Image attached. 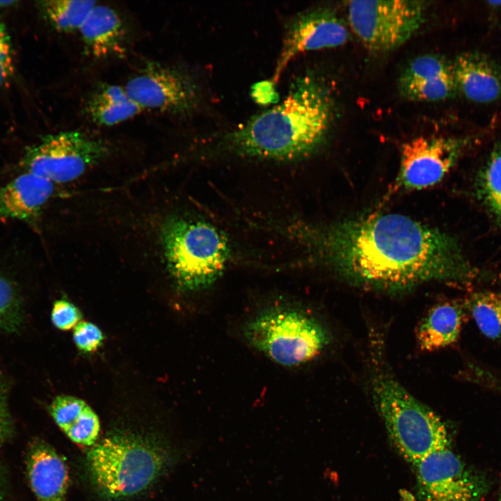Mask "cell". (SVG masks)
I'll list each match as a JSON object with an SVG mask.
<instances>
[{
  "mask_svg": "<svg viewBox=\"0 0 501 501\" xmlns=\"http://www.w3.org/2000/svg\"><path fill=\"white\" fill-rule=\"evenodd\" d=\"M13 70L10 36L5 26L0 24V87L10 77Z\"/></svg>",
  "mask_w": 501,
  "mask_h": 501,
  "instance_id": "obj_27",
  "label": "cell"
},
{
  "mask_svg": "<svg viewBox=\"0 0 501 501\" xmlns=\"http://www.w3.org/2000/svg\"><path fill=\"white\" fill-rule=\"evenodd\" d=\"M161 239L168 269L184 292H198L214 285L230 257L225 236L205 221L173 216L162 225Z\"/></svg>",
  "mask_w": 501,
  "mask_h": 501,
  "instance_id": "obj_5",
  "label": "cell"
},
{
  "mask_svg": "<svg viewBox=\"0 0 501 501\" xmlns=\"http://www.w3.org/2000/svg\"><path fill=\"white\" fill-rule=\"evenodd\" d=\"M422 1H351L347 18L352 31L370 51L393 50L409 40L424 20Z\"/></svg>",
  "mask_w": 501,
  "mask_h": 501,
  "instance_id": "obj_7",
  "label": "cell"
},
{
  "mask_svg": "<svg viewBox=\"0 0 501 501\" xmlns=\"http://www.w3.org/2000/svg\"><path fill=\"white\" fill-rule=\"evenodd\" d=\"M166 452L133 435H113L96 443L86 455L92 481L106 497L122 499L152 484L167 463Z\"/></svg>",
  "mask_w": 501,
  "mask_h": 501,
  "instance_id": "obj_6",
  "label": "cell"
},
{
  "mask_svg": "<svg viewBox=\"0 0 501 501\" xmlns=\"http://www.w3.org/2000/svg\"><path fill=\"white\" fill-rule=\"evenodd\" d=\"M477 191L486 209L501 224V143L495 145L479 174Z\"/></svg>",
  "mask_w": 501,
  "mask_h": 501,
  "instance_id": "obj_22",
  "label": "cell"
},
{
  "mask_svg": "<svg viewBox=\"0 0 501 501\" xmlns=\"http://www.w3.org/2000/svg\"><path fill=\"white\" fill-rule=\"evenodd\" d=\"M349 39L347 26L328 8L303 12L288 24L272 82L276 84L289 62L299 53L335 47Z\"/></svg>",
  "mask_w": 501,
  "mask_h": 501,
  "instance_id": "obj_12",
  "label": "cell"
},
{
  "mask_svg": "<svg viewBox=\"0 0 501 501\" xmlns=\"http://www.w3.org/2000/svg\"><path fill=\"white\" fill-rule=\"evenodd\" d=\"M456 85L468 100L486 103L501 95V74L488 58L477 54L458 56L452 65Z\"/></svg>",
  "mask_w": 501,
  "mask_h": 501,
  "instance_id": "obj_14",
  "label": "cell"
},
{
  "mask_svg": "<svg viewBox=\"0 0 501 501\" xmlns=\"http://www.w3.org/2000/svg\"><path fill=\"white\" fill-rule=\"evenodd\" d=\"M8 385L6 380L0 374V446L11 434L12 420L8 404Z\"/></svg>",
  "mask_w": 501,
  "mask_h": 501,
  "instance_id": "obj_28",
  "label": "cell"
},
{
  "mask_svg": "<svg viewBox=\"0 0 501 501\" xmlns=\"http://www.w3.org/2000/svg\"><path fill=\"white\" fill-rule=\"evenodd\" d=\"M15 3L14 1H0V6H8Z\"/></svg>",
  "mask_w": 501,
  "mask_h": 501,
  "instance_id": "obj_32",
  "label": "cell"
},
{
  "mask_svg": "<svg viewBox=\"0 0 501 501\" xmlns=\"http://www.w3.org/2000/svg\"><path fill=\"white\" fill-rule=\"evenodd\" d=\"M81 317L78 308L70 302L63 299L54 302L51 317L57 328L69 330L78 324Z\"/></svg>",
  "mask_w": 501,
  "mask_h": 501,
  "instance_id": "obj_25",
  "label": "cell"
},
{
  "mask_svg": "<svg viewBox=\"0 0 501 501\" xmlns=\"http://www.w3.org/2000/svg\"><path fill=\"white\" fill-rule=\"evenodd\" d=\"M241 334L251 348L287 367L313 360L331 340L328 331L316 317L284 303L257 310L244 322Z\"/></svg>",
  "mask_w": 501,
  "mask_h": 501,
  "instance_id": "obj_4",
  "label": "cell"
},
{
  "mask_svg": "<svg viewBox=\"0 0 501 501\" xmlns=\"http://www.w3.org/2000/svg\"><path fill=\"white\" fill-rule=\"evenodd\" d=\"M464 143L447 137L420 136L401 148L395 189H422L440 182L459 159Z\"/></svg>",
  "mask_w": 501,
  "mask_h": 501,
  "instance_id": "obj_11",
  "label": "cell"
},
{
  "mask_svg": "<svg viewBox=\"0 0 501 501\" xmlns=\"http://www.w3.org/2000/svg\"><path fill=\"white\" fill-rule=\"evenodd\" d=\"M299 234L321 262L374 289L397 292L475 275L454 239L401 214H372L305 227Z\"/></svg>",
  "mask_w": 501,
  "mask_h": 501,
  "instance_id": "obj_1",
  "label": "cell"
},
{
  "mask_svg": "<svg viewBox=\"0 0 501 501\" xmlns=\"http://www.w3.org/2000/svg\"><path fill=\"white\" fill-rule=\"evenodd\" d=\"M87 53L103 58L122 51L123 24L118 13L111 7L93 6L78 31Z\"/></svg>",
  "mask_w": 501,
  "mask_h": 501,
  "instance_id": "obj_16",
  "label": "cell"
},
{
  "mask_svg": "<svg viewBox=\"0 0 501 501\" xmlns=\"http://www.w3.org/2000/svg\"><path fill=\"white\" fill-rule=\"evenodd\" d=\"M124 87L142 111L185 113L198 100L196 85L188 75L155 63H148Z\"/></svg>",
  "mask_w": 501,
  "mask_h": 501,
  "instance_id": "obj_10",
  "label": "cell"
},
{
  "mask_svg": "<svg viewBox=\"0 0 501 501\" xmlns=\"http://www.w3.org/2000/svg\"><path fill=\"white\" fill-rule=\"evenodd\" d=\"M331 97L312 75L296 78L285 99L226 134L221 150L277 161L300 159L323 142L332 120Z\"/></svg>",
  "mask_w": 501,
  "mask_h": 501,
  "instance_id": "obj_2",
  "label": "cell"
},
{
  "mask_svg": "<svg viewBox=\"0 0 501 501\" xmlns=\"http://www.w3.org/2000/svg\"><path fill=\"white\" fill-rule=\"evenodd\" d=\"M108 152L101 140L78 131H68L45 137L26 157L28 171L53 184L74 180L102 160Z\"/></svg>",
  "mask_w": 501,
  "mask_h": 501,
  "instance_id": "obj_8",
  "label": "cell"
},
{
  "mask_svg": "<svg viewBox=\"0 0 501 501\" xmlns=\"http://www.w3.org/2000/svg\"><path fill=\"white\" fill-rule=\"evenodd\" d=\"M4 489L1 474L0 473V501H3Z\"/></svg>",
  "mask_w": 501,
  "mask_h": 501,
  "instance_id": "obj_31",
  "label": "cell"
},
{
  "mask_svg": "<svg viewBox=\"0 0 501 501\" xmlns=\"http://www.w3.org/2000/svg\"><path fill=\"white\" fill-rule=\"evenodd\" d=\"M23 319L22 302L15 287L0 275V335L17 332Z\"/></svg>",
  "mask_w": 501,
  "mask_h": 501,
  "instance_id": "obj_24",
  "label": "cell"
},
{
  "mask_svg": "<svg viewBox=\"0 0 501 501\" xmlns=\"http://www.w3.org/2000/svg\"><path fill=\"white\" fill-rule=\"evenodd\" d=\"M463 308L456 302L433 307L418 326L417 340L421 349L434 351L454 343L461 330Z\"/></svg>",
  "mask_w": 501,
  "mask_h": 501,
  "instance_id": "obj_18",
  "label": "cell"
},
{
  "mask_svg": "<svg viewBox=\"0 0 501 501\" xmlns=\"http://www.w3.org/2000/svg\"><path fill=\"white\" fill-rule=\"evenodd\" d=\"M464 305L486 337L501 340V292L474 293L465 301Z\"/></svg>",
  "mask_w": 501,
  "mask_h": 501,
  "instance_id": "obj_21",
  "label": "cell"
},
{
  "mask_svg": "<svg viewBox=\"0 0 501 501\" xmlns=\"http://www.w3.org/2000/svg\"><path fill=\"white\" fill-rule=\"evenodd\" d=\"M496 501H501V489L500 491V493H499V495L498 496Z\"/></svg>",
  "mask_w": 501,
  "mask_h": 501,
  "instance_id": "obj_33",
  "label": "cell"
},
{
  "mask_svg": "<svg viewBox=\"0 0 501 501\" xmlns=\"http://www.w3.org/2000/svg\"><path fill=\"white\" fill-rule=\"evenodd\" d=\"M74 340L77 347L86 352L95 351L101 344L103 335L101 331L92 323L79 322L74 331Z\"/></svg>",
  "mask_w": 501,
  "mask_h": 501,
  "instance_id": "obj_26",
  "label": "cell"
},
{
  "mask_svg": "<svg viewBox=\"0 0 501 501\" xmlns=\"http://www.w3.org/2000/svg\"><path fill=\"white\" fill-rule=\"evenodd\" d=\"M50 413L59 428L76 444L91 446L98 438L100 424L94 411L83 400L61 395L50 405Z\"/></svg>",
  "mask_w": 501,
  "mask_h": 501,
  "instance_id": "obj_17",
  "label": "cell"
},
{
  "mask_svg": "<svg viewBox=\"0 0 501 501\" xmlns=\"http://www.w3.org/2000/svg\"><path fill=\"white\" fill-rule=\"evenodd\" d=\"M273 84V82H264L257 84L254 92L256 100H260L261 102H271L274 95Z\"/></svg>",
  "mask_w": 501,
  "mask_h": 501,
  "instance_id": "obj_29",
  "label": "cell"
},
{
  "mask_svg": "<svg viewBox=\"0 0 501 501\" xmlns=\"http://www.w3.org/2000/svg\"><path fill=\"white\" fill-rule=\"evenodd\" d=\"M97 2L91 0H48L40 2L46 20L62 33L79 31Z\"/></svg>",
  "mask_w": 501,
  "mask_h": 501,
  "instance_id": "obj_20",
  "label": "cell"
},
{
  "mask_svg": "<svg viewBox=\"0 0 501 501\" xmlns=\"http://www.w3.org/2000/svg\"><path fill=\"white\" fill-rule=\"evenodd\" d=\"M26 470L37 501H65L69 486L65 461L48 443L36 439L29 444Z\"/></svg>",
  "mask_w": 501,
  "mask_h": 501,
  "instance_id": "obj_13",
  "label": "cell"
},
{
  "mask_svg": "<svg viewBox=\"0 0 501 501\" xmlns=\"http://www.w3.org/2000/svg\"><path fill=\"white\" fill-rule=\"evenodd\" d=\"M401 498L403 501H415L413 496L408 491H402Z\"/></svg>",
  "mask_w": 501,
  "mask_h": 501,
  "instance_id": "obj_30",
  "label": "cell"
},
{
  "mask_svg": "<svg viewBox=\"0 0 501 501\" xmlns=\"http://www.w3.org/2000/svg\"><path fill=\"white\" fill-rule=\"evenodd\" d=\"M413 467L420 501H482L488 490L484 476L468 467L449 447Z\"/></svg>",
  "mask_w": 501,
  "mask_h": 501,
  "instance_id": "obj_9",
  "label": "cell"
},
{
  "mask_svg": "<svg viewBox=\"0 0 501 501\" xmlns=\"http://www.w3.org/2000/svg\"><path fill=\"white\" fill-rule=\"evenodd\" d=\"M453 74L452 65L434 55H424L415 58L405 68L399 85L427 82Z\"/></svg>",
  "mask_w": 501,
  "mask_h": 501,
  "instance_id": "obj_23",
  "label": "cell"
},
{
  "mask_svg": "<svg viewBox=\"0 0 501 501\" xmlns=\"http://www.w3.org/2000/svg\"><path fill=\"white\" fill-rule=\"evenodd\" d=\"M53 191L51 182L27 171L0 189V216L21 220L33 218Z\"/></svg>",
  "mask_w": 501,
  "mask_h": 501,
  "instance_id": "obj_15",
  "label": "cell"
},
{
  "mask_svg": "<svg viewBox=\"0 0 501 501\" xmlns=\"http://www.w3.org/2000/svg\"><path fill=\"white\" fill-rule=\"evenodd\" d=\"M142 111L129 97L124 86L104 84L89 98L86 112L100 126L110 127L125 122Z\"/></svg>",
  "mask_w": 501,
  "mask_h": 501,
  "instance_id": "obj_19",
  "label": "cell"
},
{
  "mask_svg": "<svg viewBox=\"0 0 501 501\" xmlns=\"http://www.w3.org/2000/svg\"><path fill=\"white\" fill-rule=\"evenodd\" d=\"M370 381L375 406L405 460L413 466L449 447L447 431L440 418L409 393L388 370L377 367Z\"/></svg>",
  "mask_w": 501,
  "mask_h": 501,
  "instance_id": "obj_3",
  "label": "cell"
}]
</instances>
